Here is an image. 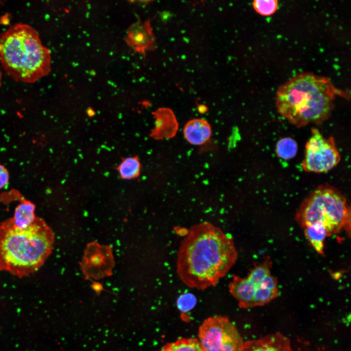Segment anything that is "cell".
Here are the masks:
<instances>
[{
    "label": "cell",
    "instance_id": "obj_12",
    "mask_svg": "<svg viewBox=\"0 0 351 351\" xmlns=\"http://www.w3.org/2000/svg\"><path fill=\"white\" fill-rule=\"evenodd\" d=\"M256 286L246 277L234 275L229 284L231 295L238 301L241 308L254 307Z\"/></svg>",
    "mask_w": 351,
    "mask_h": 351
},
{
    "label": "cell",
    "instance_id": "obj_8",
    "mask_svg": "<svg viewBox=\"0 0 351 351\" xmlns=\"http://www.w3.org/2000/svg\"><path fill=\"white\" fill-rule=\"evenodd\" d=\"M113 266V257L109 247L95 242L88 246L82 263L85 275L96 278L109 275Z\"/></svg>",
    "mask_w": 351,
    "mask_h": 351
},
{
    "label": "cell",
    "instance_id": "obj_1",
    "mask_svg": "<svg viewBox=\"0 0 351 351\" xmlns=\"http://www.w3.org/2000/svg\"><path fill=\"white\" fill-rule=\"evenodd\" d=\"M233 237L208 222L192 226L180 242L176 272L187 286L204 290L217 285L235 264Z\"/></svg>",
    "mask_w": 351,
    "mask_h": 351
},
{
    "label": "cell",
    "instance_id": "obj_3",
    "mask_svg": "<svg viewBox=\"0 0 351 351\" xmlns=\"http://www.w3.org/2000/svg\"><path fill=\"white\" fill-rule=\"evenodd\" d=\"M54 234L45 221L36 217L24 229L9 218L0 224V271L20 278L38 271L50 255Z\"/></svg>",
    "mask_w": 351,
    "mask_h": 351
},
{
    "label": "cell",
    "instance_id": "obj_26",
    "mask_svg": "<svg viewBox=\"0 0 351 351\" xmlns=\"http://www.w3.org/2000/svg\"><path fill=\"white\" fill-rule=\"evenodd\" d=\"M93 288L95 290H96L97 292H99L101 290V286L99 285H94L93 287Z\"/></svg>",
    "mask_w": 351,
    "mask_h": 351
},
{
    "label": "cell",
    "instance_id": "obj_21",
    "mask_svg": "<svg viewBox=\"0 0 351 351\" xmlns=\"http://www.w3.org/2000/svg\"><path fill=\"white\" fill-rule=\"evenodd\" d=\"M253 6L254 10L262 16H270L277 10L278 1L276 0H255Z\"/></svg>",
    "mask_w": 351,
    "mask_h": 351
},
{
    "label": "cell",
    "instance_id": "obj_23",
    "mask_svg": "<svg viewBox=\"0 0 351 351\" xmlns=\"http://www.w3.org/2000/svg\"><path fill=\"white\" fill-rule=\"evenodd\" d=\"M258 285L271 290L278 291L277 278L271 274L266 277Z\"/></svg>",
    "mask_w": 351,
    "mask_h": 351
},
{
    "label": "cell",
    "instance_id": "obj_11",
    "mask_svg": "<svg viewBox=\"0 0 351 351\" xmlns=\"http://www.w3.org/2000/svg\"><path fill=\"white\" fill-rule=\"evenodd\" d=\"M154 115L156 121L152 136L161 139L174 137L178 130V124L173 111L168 108H160Z\"/></svg>",
    "mask_w": 351,
    "mask_h": 351
},
{
    "label": "cell",
    "instance_id": "obj_6",
    "mask_svg": "<svg viewBox=\"0 0 351 351\" xmlns=\"http://www.w3.org/2000/svg\"><path fill=\"white\" fill-rule=\"evenodd\" d=\"M202 351H242L244 341L235 326L224 316L204 320L198 339Z\"/></svg>",
    "mask_w": 351,
    "mask_h": 351
},
{
    "label": "cell",
    "instance_id": "obj_16",
    "mask_svg": "<svg viewBox=\"0 0 351 351\" xmlns=\"http://www.w3.org/2000/svg\"><path fill=\"white\" fill-rule=\"evenodd\" d=\"M160 351H202L197 339L180 338L165 345Z\"/></svg>",
    "mask_w": 351,
    "mask_h": 351
},
{
    "label": "cell",
    "instance_id": "obj_14",
    "mask_svg": "<svg viewBox=\"0 0 351 351\" xmlns=\"http://www.w3.org/2000/svg\"><path fill=\"white\" fill-rule=\"evenodd\" d=\"M35 206L30 201L25 200L16 208L14 216L12 218L14 224L20 229L26 228L35 220Z\"/></svg>",
    "mask_w": 351,
    "mask_h": 351
},
{
    "label": "cell",
    "instance_id": "obj_22",
    "mask_svg": "<svg viewBox=\"0 0 351 351\" xmlns=\"http://www.w3.org/2000/svg\"><path fill=\"white\" fill-rule=\"evenodd\" d=\"M196 303V298L192 293L186 292L180 295L177 299L178 309L183 312L191 310Z\"/></svg>",
    "mask_w": 351,
    "mask_h": 351
},
{
    "label": "cell",
    "instance_id": "obj_15",
    "mask_svg": "<svg viewBox=\"0 0 351 351\" xmlns=\"http://www.w3.org/2000/svg\"><path fill=\"white\" fill-rule=\"evenodd\" d=\"M309 242L320 254H324V242L328 236L325 228L321 224L316 223L308 225L303 228Z\"/></svg>",
    "mask_w": 351,
    "mask_h": 351
},
{
    "label": "cell",
    "instance_id": "obj_2",
    "mask_svg": "<svg viewBox=\"0 0 351 351\" xmlns=\"http://www.w3.org/2000/svg\"><path fill=\"white\" fill-rule=\"evenodd\" d=\"M348 94L337 89L329 78L304 72L278 88L275 105L281 116L300 128L322 124L331 115L336 96L348 99Z\"/></svg>",
    "mask_w": 351,
    "mask_h": 351
},
{
    "label": "cell",
    "instance_id": "obj_27",
    "mask_svg": "<svg viewBox=\"0 0 351 351\" xmlns=\"http://www.w3.org/2000/svg\"><path fill=\"white\" fill-rule=\"evenodd\" d=\"M1 72L0 70V87L1 86Z\"/></svg>",
    "mask_w": 351,
    "mask_h": 351
},
{
    "label": "cell",
    "instance_id": "obj_10",
    "mask_svg": "<svg viewBox=\"0 0 351 351\" xmlns=\"http://www.w3.org/2000/svg\"><path fill=\"white\" fill-rule=\"evenodd\" d=\"M242 351H294L290 339L280 332L244 342Z\"/></svg>",
    "mask_w": 351,
    "mask_h": 351
},
{
    "label": "cell",
    "instance_id": "obj_19",
    "mask_svg": "<svg viewBox=\"0 0 351 351\" xmlns=\"http://www.w3.org/2000/svg\"><path fill=\"white\" fill-rule=\"evenodd\" d=\"M272 262L269 258L252 269L247 278L255 286L259 285L267 276L271 274Z\"/></svg>",
    "mask_w": 351,
    "mask_h": 351
},
{
    "label": "cell",
    "instance_id": "obj_5",
    "mask_svg": "<svg viewBox=\"0 0 351 351\" xmlns=\"http://www.w3.org/2000/svg\"><path fill=\"white\" fill-rule=\"evenodd\" d=\"M295 219L302 228L313 224L322 225L328 236L343 230L350 234V207L341 192L329 184L319 186L304 200Z\"/></svg>",
    "mask_w": 351,
    "mask_h": 351
},
{
    "label": "cell",
    "instance_id": "obj_18",
    "mask_svg": "<svg viewBox=\"0 0 351 351\" xmlns=\"http://www.w3.org/2000/svg\"><path fill=\"white\" fill-rule=\"evenodd\" d=\"M297 144L296 141L290 137L280 138L275 147V152L280 158L289 160L293 158L297 152Z\"/></svg>",
    "mask_w": 351,
    "mask_h": 351
},
{
    "label": "cell",
    "instance_id": "obj_28",
    "mask_svg": "<svg viewBox=\"0 0 351 351\" xmlns=\"http://www.w3.org/2000/svg\"><path fill=\"white\" fill-rule=\"evenodd\" d=\"M1 4H3V1L0 0V5Z\"/></svg>",
    "mask_w": 351,
    "mask_h": 351
},
{
    "label": "cell",
    "instance_id": "obj_20",
    "mask_svg": "<svg viewBox=\"0 0 351 351\" xmlns=\"http://www.w3.org/2000/svg\"><path fill=\"white\" fill-rule=\"evenodd\" d=\"M278 291H273L260 285L256 286L254 307L264 305L278 296Z\"/></svg>",
    "mask_w": 351,
    "mask_h": 351
},
{
    "label": "cell",
    "instance_id": "obj_17",
    "mask_svg": "<svg viewBox=\"0 0 351 351\" xmlns=\"http://www.w3.org/2000/svg\"><path fill=\"white\" fill-rule=\"evenodd\" d=\"M117 169L122 178L131 179L139 176L141 164L137 156L129 157L121 161Z\"/></svg>",
    "mask_w": 351,
    "mask_h": 351
},
{
    "label": "cell",
    "instance_id": "obj_4",
    "mask_svg": "<svg viewBox=\"0 0 351 351\" xmlns=\"http://www.w3.org/2000/svg\"><path fill=\"white\" fill-rule=\"evenodd\" d=\"M0 60L7 74L16 81L34 83L51 70L50 50L34 28L21 23L0 35Z\"/></svg>",
    "mask_w": 351,
    "mask_h": 351
},
{
    "label": "cell",
    "instance_id": "obj_24",
    "mask_svg": "<svg viewBox=\"0 0 351 351\" xmlns=\"http://www.w3.org/2000/svg\"><path fill=\"white\" fill-rule=\"evenodd\" d=\"M9 179V176L7 170L3 165L0 164V189L7 185Z\"/></svg>",
    "mask_w": 351,
    "mask_h": 351
},
{
    "label": "cell",
    "instance_id": "obj_13",
    "mask_svg": "<svg viewBox=\"0 0 351 351\" xmlns=\"http://www.w3.org/2000/svg\"><path fill=\"white\" fill-rule=\"evenodd\" d=\"M209 123L202 118H194L188 121L183 129L186 140L191 144L201 145L206 143L212 135Z\"/></svg>",
    "mask_w": 351,
    "mask_h": 351
},
{
    "label": "cell",
    "instance_id": "obj_9",
    "mask_svg": "<svg viewBox=\"0 0 351 351\" xmlns=\"http://www.w3.org/2000/svg\"><path fill=\"white\" fill-rule=\"evenodd\" d=\"M125 40L135 51L145 54L156 47V38L149 20L137 21L133 23L127 31Z\"/></svg>",
    "mask_w": 351,
    "mask_h": 351
},
{
    "label": "cell",
    "instance_id": "obj_25",
    "mask_svg": "<svg viewBox=\"0 0 351 351\" xmlns=\"http://www.w3.org/2000/svg\"><path fill=\"white\" fill-rule=\"evenodd\" d=\"M207 109L208 108L207 106L203 104H199L197 106V109L198 111L201 114H203L207 112L208 110Z\"/></svg>",
    "mask_w": 351,
    "mask_h": 351
},
{
    "label": "cell",
    "instance_id": "obj_7",
    "mask_svg": "<svg viewBox=\"0 0 351 351\" xmlns=\"http://www.w3.org/2000/svg\"><path fill=\"white\" fill-rule=\"evenodd\" d=\"M340 155L332 136L325 137L316 128L311 129V135L305 145V156L302 162L303 170L308 172L325 173L336 166Z\"/></svg>",
    "mask_w": 351,
    "mask_h": 351
}]
</instances>
